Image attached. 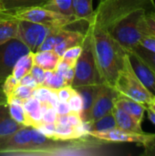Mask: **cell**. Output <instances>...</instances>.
I'll return each mask as SVG.
<instances>
[{
  "instance_id": "6da1fadb",
  "label": "cell",
  "mask_w": 155,
  "mask_h": 156,
  "mask_svg": "<svg viewBox=\"0 0 155 156\" xmlns=\"http://www.w3.org/2000/svg\"><path fill=\"white\" fill-rule=\"evenodd\" d=\"M107 144L90 134L70 140H56L34 127L26 126L12 134L0 136V155H97L104 154Z\"/></svg>"
},
{
  "instance_id": "7a4b0ae2",
  "label": "cell",
  "mask_w": 155,
  "mask_h": 156,
  "mask_svg": "<svg viewBox=\"0 0 155 156\" xmlns=\"http://www.w3.org/2000/svg\"><path fill=\"white\" fill-rule=\"evenodd\" d=\"M88 27L91 32L93 51L100 77L104 83L114 88L127 52L108 31L89 25Z\"/></svg>"
},
{
  "instance_id": "3957f363",
  "label": "cell",
  "mask_w": 155,
  "mask_h": 156,
  "mask_svg": "<svg viewBox=\"0 0 155 156\" xmlns=\"http://www.w3.org/2000/svg\"><path fill=\"white\" fill-rule=\"evenodd\" d=\"M139 9L154 10L155 0H100L88 25L108 31L119 20Z\"/></svg>"
},
{
  "instance_id": "277c9868",
  "label": "cell",
  "mask_w": 155,
  "mask_h": 156,
  "mask_svg": "<svg viewBox=\"0 0 155 156\" xmlns=\"http://www.w3.org/2000/svg\"><path fill=\"white\" fill-rule=\"evenodd\" d=\"M147 12L149 10H136L119 20L108 30L126 52L139 46L143 37L151 36L146 19Z\"/></svg>"
},
{
  "instance_id": "5b68a950",
  "label": "cell",
  "mask_w": 155,
  "mask_h": 156,
  "mask_svg": "<svg viewBox=\"0 0 155 156\" xmlns=\"http://www.w3.org/2000/svg\"><path fill=\"white\" fill-rule=\"evenodd\" d=\"M82 49L74 67V79L71 86L73 88L104 83L98 69L96 58L93 51L91 32L87 27L85 38L82 42Z\"/></svg>"
},
{
  "instance_id": "8992f818",
  "label": "cell",
  "mask_w": 155,
  "mask_h": 156,
  "mask_svg": "<svg viewBox=\"0 0 155 156\" xmlns=\"http://www.w3.org/2000/svg\"><path fill=\"white\" fill-rule=\"evenodd\" d=\"M114 89L120 95L136 101L145 106H148L155 99L153 94L138 79L133 71L128 54H126L122 69L119 71Z\"/></svg>"
},
{
  "instance_id": "52a82bcc",
  "label": "cell",
  "mask_w": 155,
  "mask_h": 156,
  "mask_svg": "<svg viewBox=\"0 0 155 156\" xmlns=\"http://www.w3.org/2000/svg\"><path fill=\"white\" fill-rule=\"evenodd\" d=\"M5 15L17 19H24L42 24L50 28L66 27L76 22L75 18L72 16H65L63 14L49 10L44 6L30 7L14 13H8Z\"/></svg>"
},
{
  "instance_id": "ba28073f",
  "label": "cell",
  "mask_w": 155,
  "mask_h": 156,
  "mask_svg": "<svg viewBox=\"0 0 155 156\" xmlns=\"http://www.w3.org/2000/svg\"><path fill=\"white\" fill-rule=\"evenodd\" d=\"M30 52L27 47L20 40L15 38L0 45V88L5 79L12 74L16 60L23 55Z\"/></svg>"
},
{
  "instance_id": "9c48e42d",
  "label": "cell",
  "mask_w": 155,
  "mask_h": 156,
  "mask_svg": "<svg viewBox=\"0 0 155 156\" xmlns=\"http://www.w3.org/2000/svg\"><path fill=\"white\" fill-rule=\"evenodd\" d=\"M51 29L42 24L18 19L17 39L24 43L31 52L35 53L39 50L41 44Z\"/></svg>"
},
{
  "instance_id": "30bf717a",
  "label": "cell",
  "mask_w": 155,
  "mask_h": 156,
  "mask_svg": "<svg viewBox=\"0 0 155 156\" xmlns=\"http://www.w3.org/2000/svg\"><path fill=\"white\" fill-rule=\"evenodd\" d=\"M118 95L119 93L113 87L106 83L100 84L95 101L82 122H90L111 112L114 107L115 99Z\"/></svg>"
},
{
  "instance_id": "8fae6325",
  "label": "cell",
  "mask_w": 155,
  "mask_h": 156,
  "mask_svg": "<svg viewBox=\"0 0 155 156\" xmlns=\"http://www.w3.org/2000/svg\"><path fill=\"white\" fill-rule=\"evenodd\" d=\"M90 135L100 139L108 144H137L143 145V144L146 141L149 137L150 133H136L126 132L118 128L104 131V132H90L89 133Z\"/></svg>"
},
{
  "instance_id": "7c38bea8",
  "label": "cell",
  "mask_w": 155,
  "mask_h": 156,
  "mask_svg": "<svg viewBox=\"0 0 155 156\" xmlns=\"http://www.w3.org/2000/svg\"><path fill=\"white\" fill-rule=\"evenodd\" d=\"M132 68L141 82L155 95V71L135 51L127 52Z\"/></svg>"
},
{
  "instance_id": "4fadbf2b",
  "label": "cell",
  "mask_w": 155,
  "mask_h": 156,
  "mask_svg": "<svg viewBox=\"0 0 155 156\" xmlns=\"http://www.w3.org/2000/svg\"><path fill=\"white\" fill-rule=\"evenodd\" d=\"M114 105L121 108L122 110H123L125 112L130 114L140 123H143L144 114L146 112L145 105H143L136 101H133L130 98H127L125 96L120 95V94L115 99Z\"/></svg>"
},
{
  "instance_id": "5bb4252c",
  "label": "cell",
  "mask_w": 155,
  "mask_h": 156,
  "mask_svg": "<svg viewBox=\"0 0 155 156\" xmlns=\"http://www.w3.org/2000/svg\"><path fill=\"white\" fill-rule=\"evenodd\" d=\"M112 113L114 115L117 128L126 131V132H131V133H144L143 128H142V123L137 122L133 117H132L130 114L125 112L121 108L117 107L114 105L112 109Z\"/></svg>"
},
{
  "instance_id": "9a60e30c",
  "label": "cell",
  "mask_w": 155,
  "mask_h": 156,
  "mask_svg": "<svg viewBox=\"0 0 155 156\" xmlns=\"http://www.w3.org/2000/svg\"><path fill=\"white\" fill-rule=\"evenodd\" d=\"M49 0H0V13L8 14L23 9L44 6Z\"/></svg>"
},
{
  "instance_id": "2e32d148",
  "label": "cell",
  "mask_w": 155,
  "mask_h": 156,
  "mask_svg": "<svg viewBox=\"0 0 155 156\" xmlns=\"http://www.w3.org/2000/svg\"><path fill=\"white\" fill-rule=\"evenodd\" d=\"M24 127L11 116L8 103L0 104V136L12 134Z\"/></svg>"
},
{
  "instance_id": "e0dca14e",
  "label": "cell",
  "mask_w": 155,
  "mask_h": 156,
  "mask_svg": "<svg viewBox=\"0 0 155 156\" xmlns=\"http://www.w3.org/2000/svg\"><path fill=\"white\" fill-rule=\"evenodd\" d=\"M60 56L54 50H39L33 54L34 65L42 68L44 70H56Z\"/></svg>"
},
{
  "instance_id": "ac0fdd59",
  "label": "cell",
  "mask_w": 155,
  "mask_h": 156,
  "mask_svg": "<svg viewBox=\"0 0 155 156\" xmlns=\"http://www.w3.org/2000/svg\"><path fill=\"white\" fill-rule=\"evenodd\" d=\"M0 19V45L5 44L12 39H17L18 19L4 14Z\"/></svg>"
},
{
  "instance_id": "d6986e66",
  "label": "cell",
  "mask_w": 155,
  "mask_h": 156,
  "mask_svg": "<svg viewBox=\"0 0 155 156\" xmlns=\"http://www.w3.org/2000/svg\"><path fill=\"white\" fill-rule=\"evenodd\" d=\"M100 87V84H94V85H84V86L74 88L82 98V101H83V111L81 113L82 120L90 110L95 101V98L97 96Z\"/></svg>"
},
{
  "instance_id": "ffe728a7",
  "label": "cell",
  "mask_w": 155,
  "mask_h": 156,
  "mask_svg": "<svg viewBox=\"0 0 155 156\" xmlns=\"http://www.w3.org/2000/svg\"><path fill=\"white\" fill-rule=\"evenodd\" d=\"M83 123L88 133L90 132H104V131H109L117 128L116 121L112 112L93 122H83Z\"/></svg>"
},
{
  "instance_id": "44dd1931",
  "label": "cell",
  "mask_w": 155,
  "mask_h": 156,
  "mask_svg": "<svg viewBox=\"0 0 155 156\" xmlns=\"http://www.w3.org/2000/svg\"><path fill=\"white\" fill-rule=\"evenodd\" d=\"M93 13V0H73V15L76 22L88 23Z\"/></svg>"
},
{
  "instance_id": "7402d4cb",
  "label": "cell",
  "mask_w": 155,
  "mask_h": 156,
  "mask_svg": "<svg viewBox=\"0 0 155 156\" xmlns=\"http://www.w3.org/2000/svg\"><path fill=\"white\" fill-rule=\"evenodd\" d=\"M21 102L22 101H18V100H10L7 101L11 116L13 117V119L15 121H16L20 124H22L24 126H30V127L35 128L34 122L28 116V114L26 112Z\"/></svg>"
},
{
  "instance_id": "603a6c76",
  "label": "cell",
  "mask_w": 155,
  "mask_h": 156,
  "mask_svg": "<svg viewBox=\"0 0 155 156\" xmlns=\"http://www.w3.org/2000/svg\"><path fill=\"white\" fill-rule=\"evenodd\" d=\"M24 110L32 119L35 123V128H37L40 123H42V110L41 102L35 97H31L27 100L22 101L21 102Z\"/></svg>"
},
{
  "instance_id": "cb8c5ba5",
  "label": "cell",
  "mask_w": 155,
  "mask_h": 156,
  "mask_svg": "<svg viewBox=\"0 0 155 156\" xmlns=\"http://www.w3.org/2000/svg\"><path fill=\"white\" fill-rule=\"evenodd\" d=\"M33 54L34 53L30 51V52L23 55L16 60V62L13 68V70H12V75L18 80L21 78H23L24 76L30 73V70L34 65Z\"/></svg>"
},
{
  "instance_id": "d4e9b609",
  "label": "cell",
  "mask_w": 155,
  "mask_h": 156,
  "mask_svg": "<svg viewBox=\"0 0 155 156\" xmlns=\"http://www.w3.org/2000/svg\"><path fill=\"white\" fill-rule=\"evenodd\" d=\"M44 7L63 14L65 16H72L73 15V0H49Z\"/></svg>"
},
{
  "instance_id": "484cf974",
  "label": "cell",
  "mask_w": 155,
  "mask_h": 156,
  "mask_svg": "<svg viewBox=\"0 0 155 156\" xmlns=\"http://www.w3.org/2000/svg\"><path fill=\"white\" fill-rule=\"evenodd\" d=\"M42 86L52 90H58L68 85L66 84L63 76L57 70H46L45 80Z\"/></svg>"
},
{
  "instance_id": "4316f807",
  "label": "cell",
  "mask_w": 155,
  "mask_h": 156,
  "mask_svg": "<svg viewBox=\"0 0 155 156\" xmlns=\"http://www.w3.org/2000/svg\"><path fill=\"white\" fill-rule=\"evenodd\" d=\"M34 90L35 89H31L29 87L18 84L16 86V88L15 89L12 96L7 100V101H10V100H18V101H25V100H27V99L33 97Z\"/></svg>"
},
{
  "instance_id": "83f0119b",
  "label": "cell",
  "mask_w": 155,
  "mask_h": 156,
  "mask_svg": "<svg viewBox=\"0 0 155 156\" xmlns=\"http://www.w3.org/2000/svg\"><path fill=\"white\" fill-rule=\"evenodd\" d=\"M81 49H82V47L81 45L79 46H75V47H72V48H68L63 54L62 56L60 57L63 60H65L70 67H75V64L77 62V59L79 57L80 55V52H81Z\"/></svg>"
},
{
  "instance_id": "f1b7e54d",
  "label": "cell",
  "mask_w": 155,
  "mask_h": 156,
  "mask_svg": "<svg viewBox=\"0 0 155 156\" xmlns=\"http://www.w3.org/2000/svg\"><path fill=\"white\" fill-rule=\"evenodd\" d=\"M68 104L69 106V110L72 112L78 113L81 116L83 111V101L81 96L77 92V90L72 94L70 99L68 101Z\"/></svg>"
},
{
  "instance_id": "f546056e",
  "label": "cell",
  "mask_w": 155,
  "mask_h": 156,
  "mask_svg": "<svg viewBox=\"0 0 155 156\" xmlns=\"http://www.w3.org/2000/svg\"><path fill=\"white\" fill-rule=\"evenodd\" d=\"M132 50L135 51L142 58H143L144 61L155 71V53L148 51L147 49H145L144 48H143L140 45L137 46L136 48H134Z\"/></svg>"
},
{
  "instance_id": "4dcf8cb0",
  "label": "cell",
  "mask_w": 155,
  "mask_h": 156,
  "mask_svg": "<svg viewBox=\"0 0 155 156\" xmlns=\"http://www.w3.org/2000/svg\"><path fill=\"white\" fill-rule=\"evenodd\" d=\"M18 84H19V80H18L17 79H16L12 74L9 75V76L5 79V80L4 81L3 86H2V90H3V91L5 92V94L7 100L12 96V94H13L15 89L16 88V86H17Z\"/></svg>"
},
{
  "instance_id": "1f68e13d",
  "label": "cell",
  "mask_w": 155,
  "mask_h": 156,
  "mask_svg": "<svg viewBox=\"0 0 155 156\" xmlns=\"http://www.w3.org/2000/svg\"><path fill=\"white\" fill-rule=\"evenodd\" d=\"M55 91H56L58 101L68 102V101L70 99V97L76 91V90L72 86H65L60 89L55 90Z\"/></svg>"
},
{
  "instance_id": "d6a6232c",
  "label": "cell",
  "mask_w": 155,
  "mask_h": 156,
  "mask_svg": "<svg viewBox=\"0 0 155 156\" xmlns=\"http://www.w3.org/2000/svg\"><path fill=\"white\" fill-rule=\"evenodd\" d=\"M144 148V156H155V133H150L149 137L143 144Z\"/></svg>"
},
{
  "instance_id": "836d02e7",
  "label": "cell",
  "mask_w": 155,
  "mask_h": 156,
  "mask_svg": "<svg viewBox=\"0 0 155 156\" xmlns=\"http://www.w3.org/2000/svg\"><path fill=\"white\" fill-rule=\"evenodd\" d=\"M29 74L35 79V80L37 82L38 86H42V84L44 82V80H45L46 70H44L42 68L38 67L37 65H33Z\"/></svg>"
},
{
  "instance_id": "e575fe53",
  "label": "cell",
  "mask_w": 155,
  "mask_h": 156,
  "mask_svg": "<svg viewBox=\"0 0 155 156\" xmlns=\"http://www.w3.org/2000/svg\"><path fill=\"white\" fill-rule=\"evenodd\" d=\"M140 46L147 49L148 51H151L153 53H155V37L154 36H146L143 37L140 43Z\"/></svg>"
},
{
  "instance_id": "d590c367",
  "label": "cell",
  "mask_w": 155,
  "mask_h": 156,
  "mask_svg": "<svg viewBox=\"0 0 155 156\" xmlns=\"http://www.w3.org/2000/svg\"><path fill=\"white\" fill-rule=\"evenodd\" d=\"M19 84L26 86V87H29L31 89H36V88L38 87L37 82L35 80V79L30 74H27V75L24 76L23 78H21L19 80Z\"/></svg>"
},
{
  "instance_id": "8d00e7d4",
  "label": "cell",
  "mask_w": 155,
  "mask_h": 156,
  "mask_svg": "<svg viewBox=\"0 0 155 156\" xmlns=\"http://www.w3.org/2000/svg\"><path fill=\"white\" fill-rule=\"evenodd\" d=\"M67 119H68L69 124H70L72 126H75V127L76 126H79V125H81L83 123L81 116L79 114L72 112H69L67 114Z\"/></svg>"
},
{
  "instance_id": "74e56055",
  "label": "cell",
  "mask_w": 155,
  "mask_h": 156,
  "mask_svg": "<svg viewBox=\"0 0 155 156\" xmlns=\"http://www.w3.org/2000/svg\"><path fill=\"white\" fill-rule=\"evenodd\" d=\"M146 19H147L149 30H150V35L155 37V9L147 12Z\"/></svg>"
},
{
  "instance_id": "f35d334b",
  "label": "cell",
  "mask_w": 155,
  "mask_h": 156,
  "mask_svg": "<svg viewBox=\"0 0 155 156\" xmlns=\"http://www.w3.org/2000/svg\"><path fill=\"white\" fill-rule=\"evenodd\" d=\"M56 111L58 115H66L70 112L68 102L65 101H58L56 105Z\"/></svg>"
},
{
  "instance_id": "ab89813d",
  "label": "cell",
  "mask_w": 155,
  "mask_h": 156,
  "mask_svg": "<svg viewBox=\"0 0 155 156\" xmlns=\"http://www.w3.org/2000/svg\"><path fill=\"white\" fill-rule=\"evenodd\" d=\"M146 113L148 116V119L150 120V122H152L155 125V112L149 106L146 107Z\"/></svg>"
},
{
  "instance_id": "60d3db41",
  "label": "cell",
  "mask_w": 155,
  "mask_h": 156,
  "mask_svg": "<svg viewBox=\"0 0 155 156\" xmlns=\"http://www.w3.org/2000/svg\"><path fill=\"white\" fill-rule=\"evenodd\" d=\"M5 103H7V98L5 92L3 91V90L0 88V104H5Z\"/></svg>"
},
{
  "instance_id": "b9f144b4",
  "label": "cell",
  "mask_w": 155,
  "mask_h": 156,
  "mask_svg": "<svg viewBox=\"0 0 155 156\" xmlns=\"http://www.w3.org/2000/svg\"><path fill=\"white\" fill-rule=\"evenodd\" d=\"M148 106H149V107H151V108H152V109H153V110L155 112V99L153 101H152V102H151V103H150V104H149V105H148ZM146 107H147V106H146Z\"/></svg>"
},
{
  "instance_id": "7bdbcfd3",
  "label": "cell",
  "mask_w": 155,
  "mask_h": 156,
  "mask_svg": "<svg viewBox=\"0 0 155 156\" xmlns=\"http://www.w3.org/2000/svg\"><path fill=\"white\" fill-rule=\"evenodd\" d=\"M4 16H5L4 14H1V13H0V19H1V18H3V17H4Z\"/></svg>"
}]
</instances>
